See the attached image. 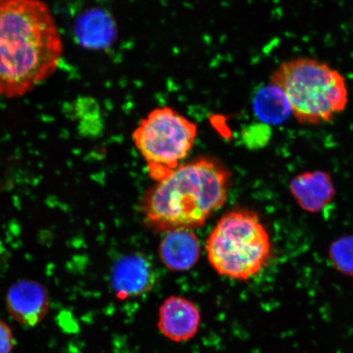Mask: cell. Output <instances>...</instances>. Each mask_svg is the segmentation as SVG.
Masks as SVG:
<instances>
[{"label": "cell", "mask_w": 353, "mask_h": 353, "mask_svg": "<svg viewBox=\"0 0 353 353\" xmlns=\"http://www.w3.org/2000/svg\"><path fill=\"white\" fill-rule=\"evenodd\" d=\"M159 256L164 266L173 272L192 269L201 256V244L196 234L190 230L166 232L159 245Z\"/></svg>", "instance_id": "11"}, {"label": "cell", "mask_w": 353, "mask_h": 353, "mask_svg": "<svg viewBox=\"0 0 353 353\" xmlns=\"http://www.w3.org/2000/svg\"><path fill=\"white\" fill-rule=\"evenodd\" d=\"M205 250L218 274L248 281L267 266L272 244L259 216L250 210L238 209L219 219L206 241Z\"/></svg>", "instance_id": "4"}, {"label": "cell", "mask_w": 353, "mask_h": 353, "mask_svg": "<svg viewBox=\"0 0 353 353\" xmlns=\"http://www.w3.org/2000/svg\"><path fill=\"white\" fill-rule=\"evenodd\" d=\"M74 30L79 43L90 50H105L112 46L117 37L116 21L108 11L101 8L83 12Z\"/></svg>", "instance_id": "10"}, {"label": "cell", "mask_w": 353, "mask_h": 353, "mask_svg": "<svg viewBox=\"0 0 353 353\" xmlns=\"http://www.w3.org/2000/svg\"><path fill=\"white\" fill-rule=\"evenodd\" d=\"M291 195L300 208L308 213H319L335 196L332 179L327 172H304L290 183Z\"/></svg>", "instance_id": "9"}, {"label": "cell", "mask_w": 353, "mask_h": 353, "mask_svg": "<svg viewBox=\"0 0 353 353\" xmlns=\"http://www.w3.org/2000/svg\"><path fill=\"white\" fill-rule=\"evenodd\" d=\"M6 301L12 319L26 327H34L41 323L50 308V298L46 287L30 280L15 282L8 289Z\"/></svg>", "instance_id": "6"}, {"label": "cell", "mask_w": 353, "mask_h": 353, "mask_svg": "<svg viewBox=\"0 0 353 353\" xmlns=\"http://www.w3.org/2000/svg\"><path fill=\"white\" fill-rule=\"evenodd\" d=\"M63 43L42 0H0V95L17 98L50 77Z\"/></svg>", "instance_id": "1"}, {"label": "cell", "mask_w": 353, "mask_h": 353, "mask_svg": "<svg viewBox=\"0 0 353 353\" xmlns=\"http://www.w3.org/2000/svg\"><path fill=\"white\" fill-rule=\"evenodd\" d=\"M253 108L256 117L268 125L284 122L292 112L284 92L273 83L256 92Z\"/></svg>", "instance_id": "12"}, {"label": "cell", "mask_w": 353, "mask_h": 353, "mask_svg": "<svg viewBox=\"0 0 353 353\" xmlns=\"http://www.w3.org/2000/svg\"><path fill=\"white\" fill-rule=\"evenodd\" d=\"M271 83L284 92L300 123H328L347 105L345 78L315 59L285 61L272 74Z\"/></svg>", "instance_id": "3"}, {"label": "cell", "mask_w": 353, "mask_h": 353, "mask_svg": "<svg viewBox=\"0 0 353 353\" xmlns=\"http://www.w3.org/2000/svg\"><path fill=\"white\" fill-rule=\"evenodd\" d=\"M15 343L14 334L10 326L0 320V353H12Z\"/></svg>", "instance_id": "14"}, {"label": "cell", "mask_w": 353, "mask_h": 353, "mask_svg": "<svg viewBox=\"0 0 353 353\" xmlns=\"http://www.w3.org/2000/svg\"><path fill=\"white\" fill-rule=\"evenodd\" d=\"M201 316L195 303L182 296H171L159 309L158 329L175 343H183L196 336Z\"/></svg>", "instance_id": "8"}, {"label": "cell", "mask_w": 353, "mask_h": 353, "mask_svg": "<svg viewBox=\"0 0 353 353\" xmlns=\"http://www.w3.org/2000/svg\"><path fill=\"white\" fill-rule=\"evenodd\" d=\"M198 127L176 110L158 108L132 132L137 149L147 163L150 176L159 182L169 176L192 151Z\"/></svg>", "instance_id": "5"}, {"label": "cell", "mask_w": 353, "mask_h": 353, "mask_svg": "<svg viewBox=\"0 0 353 353\" xmlns=\"http://www.w3.org/2000/svg\"><path fill=\"white\" fill-rule=\"evenodd\" d=\"M110 281L117 297L128 299L148 293L156 284L157 276L152 263L144 255L134 253L117 260Z\"/></svg>", "instance_id": "7"}, {"label": "cell", "mask_w": 353, "mask_h": 353, "mask_svg": "<svg viewBox=\"0 0 353 353\" xmlns=\"http://www.w3.org/2000/svg\"><path fill=\"white\" fill-rule=\"evenodd\" d=\"M330 257L339 270L353 272V236H343L330 247Z\"/></svg>", "instance_id": "13"}, {"label": "cell", "mask_w": 353, "mask_h": 353, "mask_svg": "<svg viewBox=\"0 0 353 353\" xmlns=\"http://www.w3.org/2000/svg\"><path fill=\"white\" fill-rule=\"evenodd\" d=\"M232 175L212 157L180 165L145 192L142 211L145 224L156 232L201 228L224 205Z\"/></svg>", "instance_id": "2"}]
</instances>
